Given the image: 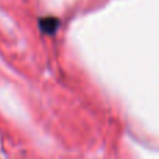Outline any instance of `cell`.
I'll return each mask as SVG.
<instances>
[{
    "mask_svg": "<svg viewBox=\"0 0 159 159\" xmlns=\"http://www.w3.org/2000/svg\"><path fill=\"white\" fill-rule=\"evenodd\" d=\"M39 25L41 30L46 34H53L59 27V20L53 18V17H48V18H41L39 20Z\"/></svg>",
    "mask_w": 159,
    "mask_h": 159,
    "instance_id": "6da1fadb",
    "label": "cell"
}]
</instances>
